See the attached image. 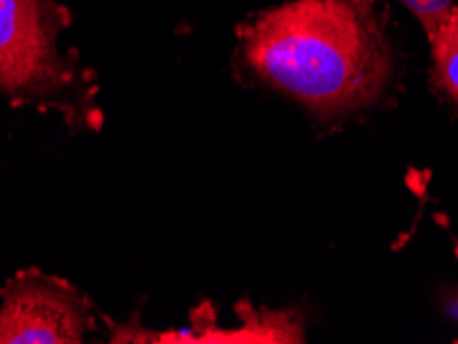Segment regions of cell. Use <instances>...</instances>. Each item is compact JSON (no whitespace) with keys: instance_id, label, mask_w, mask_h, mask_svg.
I'll return each instance as SVG.
<instances>
[{"instance_id":"3","label":"cell","mask_w":458,"mask_h":344,"mask_svg":"<svg viewBox=\"0 0 458 344\" xmlns=\"http://www.w3.org/2000/svg\"><path fill=\"white\" fill-rule=\"evenodd\" d=\"M3 297L0 344H77L91 326L85 297L50 276L21 273Z\"/></svg>"},{"instance_id":"4","label":"cell","mask_w":458,"mask_h":344,"mask_svg":"<svg viewBox=\"0 0 458 344\" xmlns=\"http://www.w3.org/2000/svg\"><path fill=\"white\" fill-rule=\"evenodd\" d=\"M432 52V80L444 96L458 104V4L428 36Z\"/></svg>"},{"instance_id":"6","label":"cell","mask_w":458,"mask_h":344,"mask_svg":"<svg viewBox=\"0 0 458 344\" xmlns=\"http://www.w3.org/2000/svg\"><path fill=\"white\" fill-rule=\"evenodd\" d=\"M456 256H458V248H456Z\"/></svg>"},{"instance_id":"2","label":"cell","mask_w":458,"mask_h":344,"mask_svg":"<svg viewBox=\"0 0 458 344\" xmlns=\"http://www.w3.org/2000/svg\"><path fill=\"white\" fill-rule=\"evenodd\" d=\"M66 19L56 0H0V91L71 112L77 72L56 48Z\"/></svg>"},{"instance_id":"1","label":"cell","mask_w":458,"mask_h":344,"mask_svg":"<svg viewBox=\"0 0 458 344\" xmlns=\"http://www.w3.org/2000/svg\"><path fill=\"white\" fill-rule=\"evenodd\" d=\"M384 0H292L242 25L254 77L320 116L374 104L394 74Z\"/></svg>"},{"instance_id":"5","label":"cell","mask_w":458,"mask_h":344,"mask_svg":"<svg viewBox=\"0 0 458 344\" xmlns=\"http://www.w3.org/2000/svg\"><path fill=\"white\" fill-rule=\"evenodd\" d=\"M405 9L417 19L426 38L434 31L437 21L458 4V0H399Z\"/></svg>"}]
</instances>
